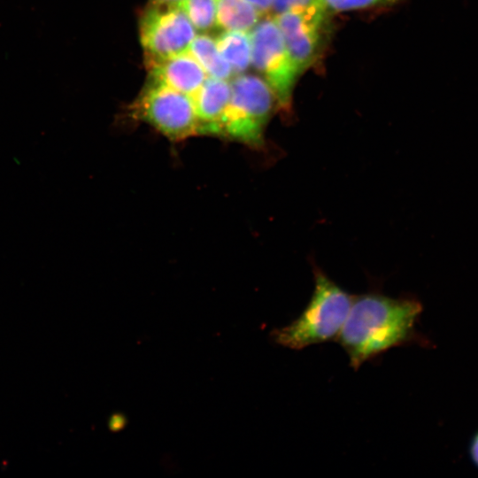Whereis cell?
<instances>
[{
    "instance_id": "cell-13",
    "label": "cell",
    "mask_w": 478,
    "mask_h": 478,
    "mask_svg": "<svg viewBox=\"0 0 478 478\" xmlns=\"http://www.w3.org/2000/svg\"><path fill=\"white\" fill-rule=\"evenodd\" d=\"M175 4L197 31H209L216 26L214 0H178Z\"/></svg>"
},
{
    "instance_id": "cell-4",
    "label": "cell",
    "mask_w": 478,
    "mask_h": 478,
    "mask_svg": "<svg viewBox=\"0 0 478 478\" xmlns=\"http://www.w3.org/2000/svg\"><path fill=\"white\" fill-rule=\"evenodd\" d=\"M129 112L133 119L148 124L172 142L200 135L191 98L163 84L148 80Z\"/></svg>"
},
{
    "instance_id": "cell-15",
    "label": "cell",
    "mask_w": 478,
    "mask_h": 478,
    "mask_svg": "<svg viewBox=\"0 0 478 478\" xmlns=\"http://www.w3.org/2000/svg\"><path fill=\"white\" fill-rule=\"evenodd\" d=\"M319 2V0H273L271 10L274 15L298 8L311 6Z\"/></svg>"
},
{
    "instance_id": "cell-11",
    "label": "cell",
    "mask_w": 478,
    "mask_h": 478,
    "mask_svg": "<svg viewBox=\"0 0 478 478\" xmlns=\"http://www.w3.org/2000/svg\"><path fill=\"white\" fill-rule=\"evenodd\" d=\"M217 47L229 64L234 75L244 73L251 66V40L250 32L223 30L216 38Z\"/></svg>"
},
{
    "instance_id": "cell-9",
    "label": "cell",
    "mask_w": 478,
    "mask_h": 478,
    "mask_svg": "<svg viewBox=\"0 0 478 478\" xmlns=\"http://www.w3.org/2000/svg\"><path fill=\"white\" fill-rule=\"evenodd\" d=\"M231 86L228 80L207 76L190 96L199 123V133L221 138V120L228 104Z\"/></svg>"
},
{
    "instance_id": "cell-7",
    "label": "cell",
    "mask_w": 478,
    "mask_h": 478,
    "mask_svg": "<svg viewBox=\"0 0 478 478\" xmlns=\"http://www.w3.org/2000/svg\"><path fill=\"white\" fill-rule=\"evenodd\" d=\"M331 15L319 1L308 7L274 16L299 75L311 67L321 53Z\"/></svg>"
},
{
    "instance_id": "cell-8",
    "label": "cell",
    "mask_w": 478,
    "mask_h": 478,
    "mask_svg": "<svg viewBox=\"0 0 478 478\" xmlns=\"http://www.w3.org/2000/svg\"><path fill=\"white\" fill-rule=\"evenodd\" d=\"M145 66L150 81L178 90L189 97L207 77L200 64L188 51L166 58L145 62Z\"/></svg>"
},
{
    "instance_id": "cell-1",
    "label": "cell",
    "mask_w": 478,
    "mask_h": 478,
    "mask_svg": "<svg viewBox=\"0 0 478 478\" xmlns=\"http://www.w3.org/2000/svg\"><path fill=\"white\" fill-rule=\"evenodd\" d=\"M422 311V304L413 297L395 298L375 291L353 296L335 341L354 370L395 347L431 346L417 328Z\"/></svg>"
},
{
    "instance_id": "cell-14",
    "label": "cell",
    "mask_w": 478,
    "mask_h": 478,
    "mask_svg": "<svg viewBox=\"0 0 478 478\" xmlns=\"http://www.w3.org/2000/svg\"><path fill=\"white\" fill-rule=\"evenodd\" d=\"M330 13L385 6L397 4L400 0H319Z\"/></svg>"
},
{
    "instance_id": "cell-2",
    "label": "cell",
    "mask_w": 478,
    "mask_h": 478,
    "mask_svg": "<svg viewBox=\"0 0 478 478\" xmlns=\"http://www.w3.org/2000/svg\"><path fill=\"white\" fill-rule=\"evenodd\" d=\"M314 289L301 314L275 328L272 340L291 350H302L336 339L351 309L353 296L315 267Z\"/></svg>"
},
{
    "instance_id": "cell-10",
    "label": "cell",
    "mask_w": 478,
    "mask_h": 478,
    "mask_svg": "<svg viewBox=\"0 0 478 478\" xmlns=\"http://www.w3.org/2000/svg\"><path fill=\"white\" fill-rule=\"evenodd\" d=\"M216 26L223 30L250 32L261 19L262 12L246 0H214Z\"/></svg>"
},
{
    "instance_id": "cell-17",
    "label": "cell",
    "mask_w": 478,
    "mask_h": 478,
    "mask_svg": "<svg viewBox=\"0 0 478 478\" xmlns=\"http://www.w3.org/2000/svg\"><path fill=\"white\" fill-rule=\"evenodd\" d=\"M255 6L262 13L268 12L272 8L273 0H246Z\"/></svg>"
},
{
    "instance_id": "cell-12",
    "label": "cell",
    "mask_w": 478,
    "mask_h": 478,
    "mask_svg": "<svg viewBox=\"0 0 478 478\" xmlns=\"http://www.w3.org/2000/svg\"><path fill=\"white\" fill-rule=\"evenodd\" d=\"M188 52L200 64L207 76L229 81L234 75L229 64L220 54L215 38L206 34L197 35Z\"/></svg>"
},
{
    "instance_id": "cell-6",
    "label": "cell",
    "mask_w": 478,
    "mask_h": 478,
    "mask_svg": "<svg viewBox=\"0 0 478 478\" xmlns=\"http://www.w3.org/2000/svg\"><path fill=\"white\" fill-rule=\"evenodd\" d=\"M139 39L144 62L189 50L197 30L175 3L149 2L139 18Z\"/></svg>"
},
{
    "instance_id": "cell-18",
    "label": "cell",
    "mask_w": 478,
    "mask_h": 478,
    "mask_svg": "<svg viewBox=\"0 0 478 478\" xmlns=\"http://www.w3.org/2000/svg\"><path fill=\"white\" fill-rule=\"evenodd\" d=\"M123 423H124V420L122 419L121 416L114 415L110 421L111 428L113 430L120 429V428H122Z\"/></svg>"
},
{
    "instance_id": "cell-16",
    "label": "cell",
    "mask_w": 478,
    "mask_h": 478,
    "mask_svg": "<svg viewBox=\"0 0 478 478\" xmlns=\"http://www.w3.org/2000/svg\"><path fill=\"white\" fill-rule=\"evenodd\" d=\"M468 454L474 465L478 468V431L474 433L470 440Z\"/></svg>"
},
{
    "instance_id": "cell-3",
    "label": "cell",
    "mask_w": 478,
    "mask_h": 478,
    "mask_svg": "<svg viewBox=\"0 0 478 478\" xmlns=\"http://www.w3.org/2000/svg\"><path fill=\"white\" fill-rule=\"evenodd\" d=\"M231 93L221 120V138L251 148L264 145L265 131L276 100L267 83L259 76L235 75Z\"/></svg>"
},
{
    "instance_id": "cell-19",
    "label": "cell",
    "mask_w": 478,
    "mask_h": 478,
    "mask_svg": "<svg viewBox=\"0 0 478 478\" xmlns=\"http://www.w3.org/2000/svg\"><path fill=\"white\" fill-rule=\"evenodd\" d=\"M178 0H149V2H168V3H175Z\"/></svg>"
},
{
    "instance_id": "cell-5",
    "label": "cell",
    "mask_w": 478,
    "mask_h": 478,
    "mask_svg": "<svg viewBox=\"0 0 478 478\" xmlns=\"http://www.w3.org/2000/svg\"><path fill=\"white\" fill-rule=\"evenodd\" d=\"M250 35L251 66L273 91L278 108L289 112L294 87L300 75L275 20L260 19Z\"/></svg>"
}]
</instances>
